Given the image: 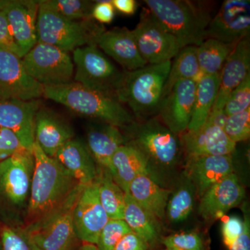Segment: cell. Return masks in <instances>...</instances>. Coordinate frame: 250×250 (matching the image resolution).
<instances>
[{
	"mask_svg": "<svg viewBox=\"0 0 250 250\" xmlns=\"http://www.w3.org/2000/svg\"><path fill=\"white\" fill-rule=\"evenodd\" d=\"M33 153L35 166L29 205L23 221L24 228L53 213L82 186L58 161L46 155L36 142Z\"/></svg>",
	"mask_w": 250,
	"mask_h": 250,
	"instance_id": "1",
	"label": "cell"
},
{
	"mask_svg": "<svg viewBox=\"0 0 250 250\" xmlns=\"http://www.w3.org/2000/svg\"><path fill=\"white\" fill-rule=\"evenodd\" d=\"M154 17L178 41L181 49L206 40L210 20L208 3L190 0H145Z\"/></svg>",
	"mask_w": 250,
	"mask_h": 250,
	"instance_id": "2",
	"label": "cell"
},
{
	"mask_svg": "<svg viewBox=\"0 0 250 250\" xmlns=\"http://www.w3.org/2000/svg\"><path fill=\"white\" fill-rule=\"evenodd\" d=\"M34 166L33 150L25 148L0 162V222L23 225Z\"/></svg>",
	"mask_w": 250,
	"mask_h": 250,
	"instance_id": "3",
	"label": "cell"
},
{
	"mask_svg": "<svg viewBox=\"0 0 250 250\" xmlns=\"http://www.w3.org/2000/svg\"><path fill=\"white\" fill-rule=\"evenodd\" d=\"M44 98L63 105L70 111L125 130L134 123V117L116 99L88 89L72 82L44 87Z\"/></svg>",
	"mask_w": 250,
	"mask_h": 250,
	"instance_id": "4",
	"label": "cell"
},
{
	"mask_svg": "<svg viewBox=\"0 0 250 250\" xmlns=\"http://www.w3.org/2000/svg\"><path fill=\"white\" fill-rule=\"evenodd\" d=\"M172 61L125 71L117 100L126 104L139 119L157 114Z\"/></svg>",
	"mask_w": 250,
	"mask_h": 250,
	"instance_id": "5",
	"label": "cell"
},
{
	"mask_svg": "<svg viewBox=\"0 0 250 250\" xmlns=\"http://www.w3.org/2000/svg\"><path fill=\"white\" fill-rule=\"evenodd\" d=\"M38 3V42L55 46L69 53L84 46L97 45L99 38L106 31L103 24L93 18L73 21L55 12L41 1Z\"/></svg>",
	"mask_w": 250,
	"mask_h": 250,
	"instance_id": "6",
	"label": "cell"
},
{
	"mask_svg": "<svg viewBox=\"0 0 250 250\" xmlns=\"http://www.w3.org/2000/svg\"><path fill=\"white\" fill-rule=\"evenodd\" d=\"M85 187L80 186L66 202L45 218L25 229L38 250H74L80 241L75 233L73 212Z\"/></svg>",
	"mask_w": 250,
	"mask_h": 250,
	"instance_id": "7",
	"label": "cell"
},
{
	"mask_svg": "<svg viewBox=\"0 0 250 250\" xmlns=\"http://www.w3.org/2000/svg\"><path fill=\"white\" fill-rule=\"evenodd\" d=\"M72 52L74 82L117 100L124 70L121 71L97 45L84 46Z\"/></svg>",
	"mask_w": 250,
	"mask_h": 250,
	"instance_id": "8",
	"label": "cell"
},
{
	"mask_svg": "<svg viewBox=\"0 0 250 250\" xmlns=\"http://www.w3.org/2000/svg\"><path fill=\"white\" fill-rule=\"evenodd\" d=\"M129 140L125 144L137 148L147 158L149 164L170 167L175 164L180 155L182 143L177 135L171 131L157 118L143 123L134 121L125 129Z\"/></svg>",
	"mask_w": 250,
	"mask_h": 250,
	"instance_id": "9",
	"label": "cell"
},
{
	"mask_svg": "<svg viewBox=\"0 0 250 250\" xmlns=\"http://www.w3.org/2000/svg\"><path fill=\"white\" fill-rule=\"evenodd\" d=\"M22 59L29 76L43 87L74 82L75 65L71 57L55 46L37 42Z\"/></svg>",
	"mask_w": 250,
	"mask_h": 250,
	"instance_id": "10",
	"label": "cell"
},
{
	"mask_svg": "<svg viewBox=\"0 0 250 250\" xmlns=\"http://www.w3.org/2000/svg\"><path fill=\"white\" fill-rule=\"evenodd\" d=\"M131 31L139 53L147 65L172 61L180 51L176 38L147 8H143L139 22Z\"/></svg>",
	"mask_w": 250,
	"mask_h": 250,
	"instance_id": "11",
	"label": "cell"
},
{
	"mask_svg": "<svg viewBox=\"0 0 250 250\" xmlns=\"http://www.w3.org/2000/svg\"><path fill=\"white\" fill-rule=\"evenodd\" d=\"M250 1L249 0H225L218 13L210 20L207 31L208 39L237 45L250 36Z\"/></svg>",
	"mask_w": 250,
	"mask_h": 250,
	"instance_id": "12",
	"label": "cell"
},
{
	"mask_svg": "<svg viewBox=\"0 0 250 250\" xmlns=\"http://www.w3.org/2000/svg\"><path fill=\"white\" fill-rule=\"evenodd\" d=\"M43 93L44 87L26 71L22 58L0 47V98L30 101Z\"/></svg>",
	"mask_w": 250,
	"mask_h": 250,
	"instance_id": "13",
	"label": "cell"
},
{
	"mask_svg": "<svg viewBox=\"0 0 250 250\" xmlns=\"http://www.w3.org/2000/svg\"><path fill=\"white\" fill-rule=\"evenodd\" d=\"M108 218L99 197L96 180L81 192L73 212V223L77 238L83 243L96 245L98 237Z\"/></svg>",
	"mask_w": 250,
	"mask_h": 250,
	"instance_id": "14",
	"label": "cell"
},
{
	"mask_svg": "<svg viewBox=\"0 0 250 250\" xmlns=\"http://www.w3.org/2000/svg\"><path fill=\"white\" fill-rule=\"evenodd\" d=\"M196 87L195 80L179 81L161 100L158 116L174 134L187 131L193 111Z\"/></svg>",
	"mask_w": 250,
	"mask_h": 250,
	"instance_id": "15",
	"label": "cell"
},
{
	"mask_svg": "<svg viewBox=\"0 0 250 250\" xmlns=\"http://www.w3.org/2000/svg\"><path fill=\"white\" fill-rule=\"evenodd\" d=\"M40 107L39 100L0 98V126L12 131L23 147L33 150L35 117Z\"/></svg>",
	"mask_w": 250,
	"mask_h": 250,
	"instance_id": "16",
	"label": "cell"
},
{
	"mask_svg": "<svg viewBox=\"0 0 250 250\" xmlns=\"http://www.w3.org/2000/svg\"><path fill=\"white\" fill-rule=\"evenodd\" d=\"M4 12L22 58L38 42L39 3L34 0H10Z\"/></svg>",
	"mask_w": 250,
	"mask_h": 250,
	"instance_id": "17",
	"label": "cell"
},
{
	"mask_svg": "<svg viewBox=\"0 0 250 250\" xmlns=\"http://www.w3.org/2000/svg\"><path fill=\"white\" fill-rule=\"evenodd\" d=\"M245 195L244 187L233 172L205 192L200 201L199 213L207 220L221 218L229 210L240 205Z\"/></svg>",
	"mask_w": 250,
	"mask_h": 250,
	"instance_id": "18",
	"label": "cell"
},
{
	"mask_svg": "<svg viewBox=\"0 0 250 250\" xmlns=\"http://www.w3.org/2000/svg\"><path fill=\"white\" fill-rule=\"evenodd\" d=\"M250 75V41L247 36L237 43L220 72L218 96L213 109H223L231 92Z\"/></svg>",
	"mask_w": 250,
	"mask_h": 250,
	"instance_id": "19",
	"label": "cell"
},
{
	"mask_svg": "<svg viewBox=\"0 0 250 250\" xmlns=\"http://www.w3.org/2000/svg\"><path fill=\"white\" fill-rule=\"evenodd\" d=\"M181 143L188 156L231 155L236 147L223 129L207 121L196 131H185Z\"/></svg>",
	"mask_w": 250,
	"mask_h": 250,
	"instance_id": "20",
	"label": "cell"
},
{
	"mask_svg": "<svg viewBox=\"0 0 250 250\" xmlns=\"http://www.w3.org/2000/svg\"><path fill=\"white\" fill-rule=\"evenodd\" d=\"M35 142L49 157L70 140L75 132L71 126L57 113L47 108H39L35 117Z\"/></svg>",
	"mask_w": 250,
	"mask_h": 250,
	"instance_id": "21",
	"label": "cell"
},
{
	"mask_svg": "<svg viewBox=\"0 0 250 250\" xmlns=\"http://www.w3.org/2000/svg\"><path fill=\"white\" fill-rule=\"evenodd\" d=\"M97 45L125 71H134L147 65L139 53L132 31L126 27L105 31L99 38Z\"/></svg>",
	"mask_w": 250,
	"mask_h": 250,
	"instance_id": "22",
	"label": "cell"
},
{
	"mask_svg": "<svg viewBox=\"0 0 250 250\" xmlns=\"http://www.w3.org/2000/svg\"><path fill=\"white\" fill-rule=\"evenodd\" d=\"M187 177L200 196L233 172L231 155L188 156Z\"/></svg>",
	"mask_w": 250,
	"mask_h": 250,
	"instance_id": "23",
	"label": "cell"
},
{
	"mask_svg": "<svg viewBox=\"0 0 250 250\" xmlns=\"http://www.w3.org/2000/svg\"><path fill=\"white\" fill-rule=\"evenodd\" d=\"M54 159L66 169L80 185L93 183L98 176V167L86 145L78 139H72L57 152Z\"/></svg>",
	"mask_w": 250,
	"mask_h": 250,
	"instance_id": "24",
	"label": "cell"
},
{
	"mask_svg": "<svg viewBox=\"0 0 250 250\" xmlns=\"http://www.w3.org/2000/svg\"><path fill=\"white\" fill-rule=\"evenodd\" d=\"M86 146L99 169L112 172V159L118 148L126 142L119 128L104 123L87 131Z\"/></svg>",
	"mask_w": 250,
	"mask_h": 250,
	"instance_id": "25",
	"label": "cell"
},
{
	"mask_svg": "<svg viewBox=\"0 0 250 250\" xmlns=\"http://www.w3.org/2000/svg\"><path fill=\"white\" fill-rule=\"evenodd\" d=\"M147 158L139 149L129 144L118 148L112 159L111 176L125 193H128L130 184L138 176L149 175Z\"/></svg>",
	"mask_w": 250,
	"mask_h": 250,
	"instance_id": "26",
	"label": "cell"
},
{
	"mask_svg": "<svg viewBox=\"0 0 250 250\" xmlns=\"http://www.w3.org/2000/svg\"><path fill=\"white\" fill-rule=\"evenodd\" d=\"M128 193L157 220L164 218L170 190L161 187L150 176H138L130 184Z\"/></svg>",
	"mask_w": 250,
	"mask_h": 250,
	"instance_id": "27",
	"label": "cell"
},
{
	"mask_svg": "<svg viewBox=\"0 0 250 250\" xmlns=\"http://www.w3.org/2000/svg\"><path fill=\"white\" fill-rule=\"evenodd\" d=\"M219 84L220 73L199 77L193 111L187 131H196L205 125L216 101Z\"/></svg>",
	"mask_w": 250,
	"mask_h": 250,
	"instance_id": "28",
	"label": "cell"
},
{
	"mask_svg": "<svg viewBox=\"0 0 250 250\" xmlns=\"http://www.w3.org/2000/svg\"><path fill=\"white\" fill-rule=\"evenodd\" d=\"M123 220L132 232L149 246L157 238L159 232L157 219L135 201L129 193H125Z\"/></svg>",
	"mask_w": 250,
	"mask_h": 250,
	"instance_id": "29",
	"label": "cell"
},
{
	"mask_svg": "<svg viewBox=\"0 0 250 250\" xmlns=\"http://www.w3.org/2000/svg\"><path fill=\"white\" fill-rule=\"evenodd\" d=\"M197 47L187 46L181 49L171 63L170 72L164 86L162 99L168 95L179 81L195 80L200 77V70L197 57Z\"/></svg>",
	"mask_w": 250,
	"mask_h": 250,
	"instance_id": "30",
	"label": "cell"
},
{
	"mask_svg": "<svg viewBox=\"0 0 250 250\" xmlns=\"http://www.w3.org/2000/svg\"><path fill=\"white\" fill-rule=\"evenodd\" d=\"M99 197L109 220H123L125 192L122 190L108 170L99 169Z\"/></svg>",
	"mask_w": 250,
	"mask_h": 250,
	"instance_id": "31",
	"label": "cell"
},
{
	"mask_svg": "<svg viewBox=\"0 0 250 250\" xmlns=\"http://www.w3.org/2000/svg\"><path fill=\"white\" fill-rule=\"evenodd\" d=\"M236 45L208 39L197 47V57L200 75L220 73L224 64Z\"/></svg>",
	"mask_w": 250,
	"mask_h": 250,
	"instance_id": "32",
	"label": "cell"
},
{
	"mask_svg": "<svg viewBox=\"0 0 250 250\" xmlns=\"http://www.w3.org/2000/svg\"><path fill=\"white\" fill-rule=\"evenodd\" d=\"M192 187L193 185L190 183L182 186L169 198L166 213L170 223L183 222L191 213L194 205Z\"/></svg>",
	"mask_w": 250,
	"mask_h": 250,
	"instance_id": "33",
	"label": "cell"
},
{
	"mask_svg": "<svg viewBox=\"0 0 250 250\" xmlns=\"http://www.w3.org/2000/svg\"><path fill=\"white\" fill-rule=\"evenodd\" d=\"M42 4L63 17L73 21L91 19L95 3L86 0H41Z\"/></svg>",
	"mask_w": 250,
	"mask_h": 250,
	"instance_id": "34",
	"label": "cell"
},
{
	"mask_svg": "<svg viewBox=\"0 0 250 250\" xmlns=\"http://www.w3.org/2000/svg\"><path fill=\"white\" fill-rule=\"evenodd\" d=\"M0 241L2 250H38L22 225L0 222Z\"/></svg>",
	"mask_w": 250,
	"mask_h": 250,
	"instance_id": "35",
	"label": "cell"
},
{
	"mask_svg": "<svg viewBox=\"0 0 250 250\" xmlns=\"http://www.w3.org/2000/svg\"><path fill=\"white\" fill-rule=\"evenodd\" d=\"M131 232L124 220H109L100 232L95 246L99 250H114L122 238Z\"/></svg>",
	"mask_w": 250,
	"mask_h": 250,
	"instance_id": "36",
	"label": "cell"
},
{
	"mask_svg": "<svg viewBox=\"0 0 250 250\" xmlns=\"http://www.w3.org/2000/svg\"><path fill=\"white\" fill-rule=\"evenodd\" d=\"M224 131L229 139L236 143L247 141L250 136V107L228 116Z\"/></svg>",
	"mask_w": 250,
	"mask_h": 250,
	"instance_id": "37",
	"label": "cell"
},
{
	"mask_svg": "<svg viewBox=\"0 0 250 250\" xmlns=\"http://www.w3.org/2000/svg\"><path fill=\"white\" fill-rule=\"evenodd\" d=\"M250 107V75L231 92L225 104L228 116L245 111Z\"/></svg>",
	"mask_w": 250,
	"mask_h": 250,
	"instance_id": "38",
	"label": "cell"
},
{
	"mask_svg": "<svg viewBox=\"0 0 250 250\" xmlns=\"http://www.w3.org/2000/svg\"><path fill=\"white\" fill-rule=\"evenodd\" d=\"M163 244L171 250H205L201 237L195 232L174 233L164 238Z\"/></svg>",
	"mask_w": 250,
	"mask_h": 250,
	"instance_id": "39",
	"label": "cell"
},
{
	"mask_svg": "<svg viewBox=\"0 0 250 250\" xmlns=\"http://www.w3.org/2000/svg\"><path fill=\"white\" fill-rule=\"evenodd\" d=\"M22 148L24 147L12 131L0 126V162Z\"/></svg>",
	"mask_w": 250,
	"mask_h": 250,
	"instance_id": "40",
	"label": "cell"
},
{
	"mask_svg": "<svg viewBox=\"0 0 250 250\" xmlns=\"http://www.w3.org/2000/svg\"><path fill=\"white\" fill-rule=\"evenodd\" d=\"M243 219L236 215L229 217L223 223L222 234L224 243L228 247V249L231 248L233 243L243 232Z\"/></svg>",
	"mask_w": 250,
	"mask_h": 250,
	"instance_id": "41",
	"label": "cell"
},
{
	"mask_svg": "<svg viewBox=\"0 0 250 250\" xmlns=\"http://www.w3.org/2000/svg\"><path fill=\"white\" fill-rule=\"evenodd\" d=\"M0 47L11 51L22 58L19 49L13 38L9 22L4 11H0Z\"/></svg>",
	"mask_w": 250,
	"mask_h": 250,
	"instance_id": "42",
	"label": "cell"
},
{
	"mask_svg": "<svg viewBox=\"0 0 250 250\" xmlns=\"http://www.w3.org/2000/svg\"><path fill=\"white\" fill-rule=\"evenodd\" d=\"M92 18L100 24H109L115 18V9L111 1H95Z\"/></svg>",
	"mask_w": 250,
	"mask_h": 250,
	"instance_id": "43",
	"label": "cell"
},
{
	"mask_svg": "<svg viewBox=\"0 0 250 250\" xmlns=\"http://www.w3.org/2000/svg\"><path fill=\"white\" fill-rule=\"evenodd\" d=\"M149 246L136 233L131 232L122 238L114 250H148Z\"/></svg>",
	"mask_w": 250,
	"mask_h": 250,
	"instance_id": "44",
	"label": "cell"
},
{
	"mask_svg": "<svg viewBox=\"0 0 250 250\" xmlns=\"http://www.w3.org/2000/svg\"><path fill=\"white\" fill-rule=\"evenodd\" d=\"M243 212L244 218H243V232L237 238L236 241L233 243L229 250H250V215L248 210L245 208Z\"/></svg>",
	"mask_w": 250,
	"mask_h": 250,
	"instance_id": "45",
	"label": "cell"
},
{
	"mask_svg": "<svg viewBox=\"0 0 250 250\" xmlns=\"http://www.w3.org/2000/svg\"><path fill=\"white\" fill-rule=\"evenodd\" d=\"M115 10L126 16H132L138 8L137 1L135 0H111Z\"/></svg>",
	"mask_w": 250,
	"mask_h": 250,
	"instance_id": "46",
	"label": "cell"
},
{
	"mask_svg": "<svg viewBox=\"0 0 250 250\" xmlns=\"http://www.w3.org/2000/svg\"><path fill=\"white\" fill-rule=\"evenodd\" d=\"M228 118V116L227 115V113H225L224 108L223 109L220 110L213 109L211 112H210L209 116H208V118H207V121L224 130Z\"/></svg>",
	"mask_w": 250,
	"mask_h": 250,
	"instance_id": "47",
	"label": "cell"
},
{
	"mask_svg": "<svg viewBox=\"0 0 250 250\" xmlns=\"http://www.w3.org/2000/svg\"><path fill=\"white\" fill-rule=\"evenodd\" d=\"M80 250H99L95 245L89 244V243H83L80 247Z\"/></svg>",
	"mask_w": 250,
	"mask_h": 250,
	"instance_id": "48",
	"label": "cell"
},
{
	"mask_svg": "<svg viewBox=\"0 0 250 250\" xmlns=\"http://www.w3.org/2000/svg\"><path fill=\"white\" fill-rule=\"evenodd\" d=\"M10 0H0V11H4L5 7L9 4Z\"/></svg>",
	"mask_w": 250,
	"mask_h": 250,
	"instance_id": "49",
	"label": "cell"
},
{
	"mask_svg": "<svg viewBox=\"0 0 250 250\" xmlns=\"http://www.w3.org/2000/svg\"><path fill=\"white\" fill-rule=\"evenodd\" d=\"M164 250H167V249H165Z\"/></svg>",
	"mask_w": 250,
	"mask_h": 250,
	"instance_id": "50",
	"label": "cell"
}]
</instances>
